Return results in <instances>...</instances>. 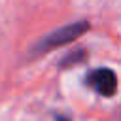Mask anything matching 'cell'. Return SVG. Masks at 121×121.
I'll return each instance as SVG.
<instances>
[{
	"mask_svg": "<svg viewBox=\"0 0 121 121\" xmlns=\"http://www.w3.org/2000/svg\"><path fill=\"white\" fill-rule=\"evenodd\" d=\"M91 28L89 21H76V23H70L66 26H60L49 34H45L38 43L32 45L30 49V55L36 57V55H43V53H49L51 49H57L60 45H66L74 40H78L81 34H85L87 30Z\"/></svg>",
	"mask_w": 121,
	"mask_h": 121,
	"instance_id": "obj_1",
	"label": "cell"
},
{
	"mask_svg": "<svg viewBox=\"0 0 121 121\" xmlns=\"http://www.w3.org/2000/svg\"><path fill=\"white\" fill-rule=\"evenodd\" d=\"M85 57H87V53H85V49H78V51H72V53H68L60 62H59V66L60 68H68V66H72V64H76V62H81V60H85Z\"/></svg>",
	"mask_w": 121,
	"mask_h": 121,
	"instance_id": "obj_3",
	"label": "cell"
},
{
	"mask_svg": "<svg viewBox=\"0 0 121 121\" xmlns=\"http://www.w3.org/2000/svg\"><path fill=\"white\" fill-rule=\"evenodd\" d=\"M53 117H55V121H72V119H70L66 113H55Z\"/></svg>",
	"mask_w": 121,
	"mask_h": 121,
	"instance_id": "obj_4",
	"label": "cell"
},
{
	"mask_svg": "<svg viewBox=\"0 0 121 121\" xmlns=\"http://www.w3.org/2000/svg\"><path fill=\"white\" fill-rule=\"evenodd\" d=\"M85 85L100 96H113L117 93V76L113 70L106 66L95 68L85 76Z\"/></svg>",
	"mask_w": 121,
	"mask_h": 121,
	"instance_id": "obj_2",
	"label": "cell"
}]
</instances>
